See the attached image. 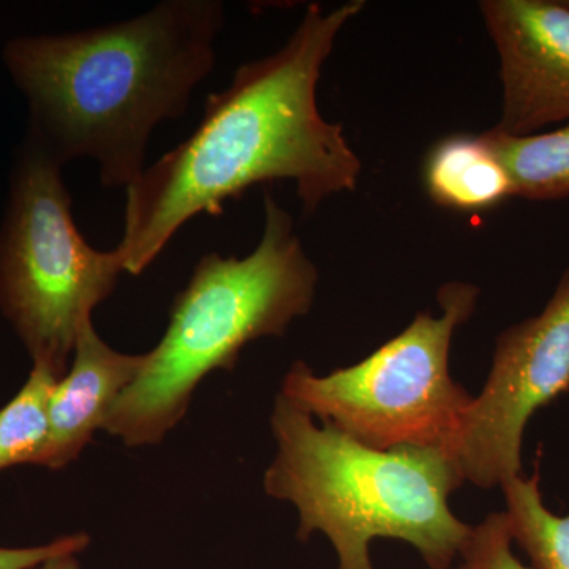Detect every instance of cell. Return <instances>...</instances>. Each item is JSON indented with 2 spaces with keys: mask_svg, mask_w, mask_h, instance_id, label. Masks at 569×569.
<instances>
[{
  "mask_svg": "<svg viewBox=\"0 0 569 569\" xmlns=\"http://www.w3.org/2000/svg\"><path fill=\"white\" fill-rule=\"evenodd\" d=\"M307 7L283 47L236 69L209 93L204 116L186 141L146 168L127 189L123 233L116 246L123 272L141 276L194 217L219 216L254 186L296 183L306 213L353 192L362 164L340 123L317 103L321 71L343 28L365 10Z\"/></svg>",
  "mask_w": 569,
  "mask_h": 569,
  "instance_id": "1",
  "label": "cell"
},
{
  "mask_svg": "<svg viewBox=\"0 0 569 569\" xmlns=\"http://www.w3.org/2000/svg\"><path fill=\"white\" fill-rule=\"evenodd\" d=\"M219 0H167L132 20L18 36L2 59L29 108V137L59 163L89 159L107 189L146 170L153 130L189 110L216 67Z\"/></svg>",
  "mask_w": 569,
  "mask_h": 569,
  "instance_id": "2",
  "label": "cell"
},
{
  "mask_svg": "<svg viewBox=\"0 0 569 569\" xmlns=\"http://www.w3.org/2000/svg\"><path fill=\"white\" fill-rule=\"evenodd\" d=\"M276 456L266 496L293 505L299 541L323 533L339 569H373L370 545L399 539L430 569H449L473 527L456 518L449 496L463 485L458 463L437 448L376 449L317 422L277 395Z\"/></svg>",
  "mask_w": 569,
  "mask_h": 569,
  "instance_id": "3",
  "label": "cell"
},
{
  "mask_svg": "<svg viewBox=\"0 0 569 569\" xmlns=\"http://www.w3.org/2000/svg\"><path fill=\"white\" fill-rule=\"evenodd\" d=\"M318 269L290 216L264 193L260 242L244 258L211 252L171 307L170 323L146 353L137 380L116 400L104 432L126 447L162 443L186 417L194 391L213 370H231L249 343L282 337L316 302Z\"/></svg>",
  "mask_w": 569,
  "mask_h": 569,
  "instance_id": "4",
  "label": "cell"
},
{
  "mask_svg": "<svg viewBox=\"0 0 569 569\" xmlns=\"http://www.w3.org/2000/svg\"><path fill=\"white\" fill-rule=\"evenodd\" d=\"M62 168L26 134L0 224V312L33 366L59 378L69 370L82 326L123 272L118 250L102 252L82 238Z\"/></svg>",
  "mask_w": 569,
  "mask_h": 569,
  "instance_id": "5",
  "label": "cell"
},
{
  "mask_svg": "<svg viewBox=\"0 0 569 569\" xmlns=\"http://www.w3.org/2000/svg\"><path fill=\"white\" fill-rule=\"evenodd\" d=\"M479 288H438V317L421 312L358 365L317 376L296 361L279 395L313 419L376 449L437 448L452 458L473 396L449 372L452 337L477 310Z\"/></svg>",
  "mask_w": 569,
  "mask_h": 569,
  "instance_id": "6",
  "label": "cell"
},
{
  "mask_svg": "<svg viewBox=\"0 0 569 569\" xmlns=\"http://www.w3.org/2000/svg\"><path fill=\"white\" fill-rule=\"evenodd\" d=\"M568 391L569 268L538 316L496 339L488 381L467 408L452 449L463 481L492 489L522 475L530 418Z\"/></svg>",
  "mask_w": 569,
  "mask_h": 569,
  "instance_id": "7",
  "label": "cell"
},
{
  "mask_svg": "<svg viewBox=\"0 0 569 569\" xmlns=\"http://www.w3.org/2000/svg\"><path fill=\"white\" fill-rule=\"evenodd\" d=\"M479 11L500 58L501 116L493 129L527 137L569 123L567 0H482Z\"/></svg>",
  "mask_w": 569,
  "mask_h": 569,
  "instance_id": "8",
  "label": "cell"
},
{
  "mask_svg": "<svg viewBox=\"0 0 569 569\" xmlns=\"http://www.w3.org/2000/svg\"><path fill=\"white\" fill-rule=\"evenodd\" d=\"M144 361L146 353L126 355L108 346L92 320L82 326L69 370L51 395L50 436L37 467L62 470L80 458Z\"/></svg>",
  "mask_w": 569,
  "mask_h": 569,
  "instance_id": "9",
  "label": "cell"
},
{
  "mask_svg": "<svg viewBox=\"0 0 569 569\" xmlns=\"http://www.w3.org/2000/svg\"><path fill=\"white\" fill-rule=\"evenodd\" d=\"M425 181L432 201L455 211H488L515 197L507 168L482 133L452 134L433 146Z\"/></svg>",
  "mask_w": 569,
  "mask_h": 569,
  "instance_id": "10",
  "label": "cell"
},
{
  "mask_svg": "<svg viewBox=\"0 0 569 569\" xmlns=\"http://www.w3.org/2000/svg\"><path fill=\"white\" fill-rule=\"evenodd\" d=\"M507 168L515 197L531 201L569 198V123L552 132L509 137L482 133Z\"/></svg>",
  "mask_w": 569,
  "mask_h": 569,
  "instance_id": "11",
  "label": "cell"
},
{
  "mask_svg": "<svg viewBox=\"0 0 569 569\" xmlns=\"http://www.w3.org/2000/svg\"><path fill=\"white\" fill-rule=\"evenodd\" d=\"M507 500L512 542H518L537 569H569V512L553 515L539 489V456L533 475H518L500 486Z\"/></svg>",
  "mask_w": 569,
  "mask_h": 569,
  "instance_id": "12",
  "label": "cell"
},
{
  "mask_svg": "<svg viewBox=\"0 0 569 569\" xmlns=\"http://www.w3.org/2000/svg\"><path fill=\"white\" fill-rule=\"evenodd\" d=\"M56 377L44 366H33L13 399L0 408V471L37 466L50 436V399Z\"/></svg>",
  "mask_w": 569,
  "mask_h": 569,
  "instance_id": "13",
  "label": "cell"
},
{
  "mask_svg": "<svg viewBox=\"0 0 569 569\" xmlns=\"http://www.w3.org/2000/svg\"><path fill=\"white\" fill-rule=\"evenodd\" d=\"M459 559L458 569H537L523 565L512 552L507 512H490L473 527Z\"/></svg>",
  "mask_w": 569,
  "mask_h": 569,
  "instance_id": "14",
  "label": "cell"
},
{
  "mask_svg": "<svg viewBox=\"0 0 569 569\" xmlns=\"http://www.w3.org/2000/svg\"><path fill=\"white\" fill-rule=\"evenodd\" d=\"M91 546V537L84 531L66 535L52 539L47 545L29 546V548H3L0 546V569H36L52 557L62 553L84 552Z\"/></svg>",
  "mask_w": 569,
  "mask_h": 569,
  "instance_id": "15",
  "label": "cell"
},
{
  "mask_svg": "<svg viewBox=\"0 0 569 569\" xmlns=\"http://www.w3.org/2000/svg\"><path fill=\"white\" fill-rule=\"evenodd\" d=\"M36 569H81V565L78 553H62V556L44 561Z\"/></svg>",
  "mask_w": 569,
  "mask_h": 569,
  "instance_id": "16",
  "label": "cell"
},
{
  "mask_svg": "<svg viewBox=\"0 0 569 569\" xmlns=\"http://www.w3.org/2000/svg\"><path fill=\"white\" fill-rule=\"evenodd\" d=\"M567 3H568V6H569V0H567Z\"/></svg>",
  "mask_w": 569,
  "mask_h": 569,
  "instance_id": "17",
  "label": "cell"
}]
</instances>
